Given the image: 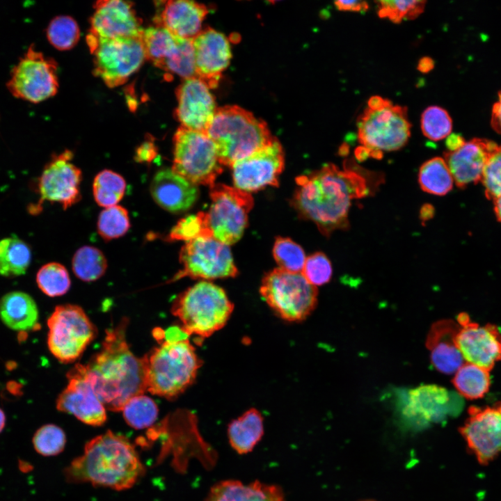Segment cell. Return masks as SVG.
<instances>
[{
    "label": "cell",
    "mask_w": 501,
    "mask_h": 501,
    "mask_svg": "<svg viewBox=\"0 0 501 501\" xmlns=\"http://www.w3.org/2000/svg\"><path fill=\"white\" fill-rule=\"evenodd\" d=\"M295 181L292 206L301 218L313 222L328 237L337 230L349 228L352 201L372 195L383 177L347 160L342 169L327 164Z\"/></svg>",
    "instance_id": "obj_1"
},
{
    "label": "cell",
    "mask_w": 501,
    "mask_h": 501,
    "mask_svg": "<svg viewBox=\"0 0 501 501\" xmlns=\"http://www.w3.org/2000/svg\"><path fill=\"white\" fill-rule=\"evenodd\" d=\"M128 319L106 331L102 346L85 365L87 376L105 408L122 411L132 397L145 390L144 358L136 357L126 340Z\"/></svg>",
    "instance_id": "obj_2"
},
{
    "label": "cell",
    "mask_w": 501,
    "mask_h": 501,
    "mask_svg": "<svg viewBox=\"0 0 501 501\" xmlns=\"http://www.w3.org/2000/svg\"><path fill=\"white\" fill-rule=\"evenodd\" d=\"M145 468L129 440L109 430L88 441L82 455L64 471L67 482L90 483L117 491L132 488Z\"/></svg>",
    "instance_id": "obj_3"
},
{
    "label": "cell",
    "mask_w": 501,
    "mask_h": 501,
    "mask_svg": "<svg viewBox=\"0 0 501 501\" xmlns=\"http://www.w3.org/2000/svg\"><path fill=\"white\" fill-rule=\"evenodd\" d=\"M143 358L146 391L168 399L184 392L202 365L189 338L164 340Z\"/></svg>",
    "instance_id": "obj_4"
},
{
    "label": "cell",
    "mask_w": 501,
    "mask_h": 501,
    "mask_svg": "<svg viewBox=\"0 0 501 501\" xmlns=\"http://www.w3.org/2000/svg\"><path fill=\"white\" fill-rule=\"evenodd\" d=\"M206 134L214 143L221 164L229 166L274 138L263 120L236 105L217 108Z\"/></svg>",
    "instance_id": "obj_5"
},
{
    "label": "cell",
    "mask_w": 501,
    "mask_h": 501,
    "mask_svg": "<svg viewBox=\"0 0 501 501\" xmlns=\"http://www.w3.org/2000/svg\"><path fill=\"white\" fill-rule=\"evenodd\" d=\"M234 305L221 287L202 280L189 287L173 301L171 312L188 335L204 339L222 328Z\"/></svg>",
    "instance_id": "obj_6"
},
{
    "label": "cell",
    "mask_w": 501,
    "mask_h": 501,
    "mask_svg": "<svg viewBox=\"0 0 501 501\" xmlns=\"http://www.w3.org/2000/svg\"><path fill=\"white\" fill-rule=\"evenodd\" d=\"M260 292L269 307L288 321L305 319L317 303V289L301 273L276 268L266 273Z\"/></svg>",
    "instance_id": "obj_7"
},
{
    "label": "cell",
    "mask_w": 501,
    "mask_h": 501,
    "mask_svg": "<svg viewBox=\"0 0 501 501\" xmlns=\"http://www.w3.org/2000/svg\"><path fill=\"white\" fill-rule=\"evenodd\" d=\"M357 127L358 141L377 159L383 152L403 148L411 136L407 108L394 105L390 100L379 109L367 106L357 119Z\"/></svg>",
    "instance_id": "obj_8"
},
{
    "label": "cell",
    "mask_w": 501,
    "mask_h": 501,
    "mask_svg": "<svg viewBox=\"0 0 501 501\" xmlns=\"http://www.w3.org/2000/svg\"><path fill=\"white\" fill-rule=\"evenodd\" d=\"M216 146L206 133L180 127L173 136L172 170L196 185L215 184L222 173Z\"/></svg>",
    "instance_id": "obj_9"
},
{
    "label": "cell",
    "mask_w": 501,
    "mask_h": 501,
    "mask_svg": "<svg viewBox=\"0 0 501 501\" xmlns=\"http://www.w3.org/2000/svg\"><path fill=\"white\" fill-rule=\"evenodd\" d=\"M86 41L93 55L94 74L110 88L125 84L146 60L142 35L104 39L88 33Z\"/></svg>",
    "instance_id": "obj_10"
},
{
    "label": "cell",
    "mask_w": 501,
    "mask_h": 501,
    "mask_svg": "<svg viewBox=\"0 0 501 501\" xmlns=\"http://www.w3.org/2000/svg\"><path fill=\"white\" fill-rule=\"evenodd\" d=\"M209 189L212 202L204 212L207 228L215 239L228 246L234 244L247 225L253 198L250 193L224 184H215Z\"/></svg>",
    "instance_id": "obj_11"
},
{
    "label": "cell",
    "mask_w": 501,
    "mask_h": 501,
    "mask_svg": "<svg viewBox=\"0 0 501 501\" xmlns=\"http://www.w3.org/2000/svg\"><path fill=\"white\" fill-rule=\"evenodd\" d=\"M58 65L31 44L12 68L6 86L15 98L38 104L58 90Z\"/></svg>",
    "instance_id": "obj_12"
},
{
    "label": "cell",
    "mask_w": 501,
    "mask_h": 501,
    "mask_svg": "<svg viewBox=\"0 0 501 501\" xmlns=\"http://www.w3.org/2000/svg\"><path fill=\"white\" fill-rule=\"evenodd\" d=\"M47 325L49 351L64 363L76 360L97 335V329L84 310L75 305L56 306Z\"/></svg>",
    "instance_id": "obj_13"
},
{
    "label": "cell",
    "mask_w": 501,
    "mask_h": 501,
    "mask_svg": "<svg viewBox=\"0 0 501 501\" xmlns=\"http://www.w3.org/2000/svg\"><path fill=\"white\" fill-rule=\"evenodd\" d=\"M179 260L182 269L169 282L184 277L214 280L238 275L229 246L212 237H200L186 242Z\"/></svg>",
    "instance_id": "obj_14"
},
{
    "label": "cell",
    "mask_w": 501,
    "mask_h": 501,
    "mask_svg": "<svg viewBox=\"0 0 501 501\" xmlns=\"http://www.w3.org/2000/svg\"><path fill=\"white\" fill-rule=\"evenodd\" d=\"M284 166L283 147L274 137L270 143L230 167L235 187L250 193L268 186H278Z\"/></svg>",
    "instance_id": "obj_15"
},
{
    "label": "cell",
    "mask_w": 501,
    "mask_h": 501,
    "mask_svg": "<svg viewBox=\"0 0 501 501\" xmlns=\"http://www.w3.org/2000/svg\"><path fill=\"white\" fill-rule=\"evenodd\" d=\"M459 431L480 464L493 461L501 454V401L484 408L470 407Z\"/></svg>",
    "instance_id": "obj_16"
},
{
    "label": "cell",
    "mask_w": 501,
    "mask_h": 501,
    "mask_svg": "<svg viewBox=\"0 0 501 501\" xmlns=\"http://www.w3.org/2000/svg\"><path fill=\"white\" fill-rule=\"evenodd\" d=\"M73 154L66 150L53 155L38 179L40 201L60 204L64 209L81 199V170L71 162Z\"/></svg>",
    "instance_id": "obj_17"
},
{
    "label": "cell",
    "mask_w": 501,
    "mask_h": 501,
    "mask_svg": "<svg viewBox=\"0 0 501 501\" xmlns=\"http://www.w3.org/2000/svg\"><path fill=\"white\" fill-rule=\"evenodd\" d=\"M459 328L456 344L467 363L491 371L501 360V333L495 325L480 326L461 312L457 317Z\"/></svg>",
    "instance_id": "obj_18"
},
{
    "label": "cell",
    "mask_w": 501,
    "mask_h": 501,
    "mask_svg": "<svg viewBox=\"0 0 501 501\" xmlns=\"http://www.w3.org/2000/svg\"><path fill=\"white\" fill-rule=\"evenodd\" d=\"M67 377L68 384L57 398L56 408L86 424L103 425L107 418L106 408L88 380L85 365L77 364Z\"/></svg>",
    "instance_id": "obj_19"
},
{
    "label": "cell",
    "mask_w": 501,
    "mask_h": 501,
    "mask_svg": "<svg viewBox=\"0 0 501 501\" xmlns=\"http://www.w3.org/2000/svg\"><path fill=\"white\" fill-rule=\"evenodd\" d=\"M89 33L104 39L141 36L142 22L136 15L134 3L119 0H102L93 6Z\"/></svg>",
    "instance_id": "obj_20"
},
{
    "label": "cell",
    "mask_w": 501,
    "mask_h": 501,
    "mask_svg": "<svg viewBox=\"0 0 501 501\" xmlns=\"http://www.w3.org/2000/svg\"><path fill=\"white\" fill-rule=\"evenodd\" d=\"M207 84L197 77L185 79L176 90L175 117L181 127L206 133L217 109Z\"/></svg>",
    "instance_id": "obj_21"
},
{
    "label": "cell",
    "mask_w": 501,
    "mask_h": 501,
    "mask_svg": "<svg viewBox=\"0 0 501 501\" xmlns=\"http://www.w3.org/2000/svg\"><path fill=\"white\" fill-rule=\"evenodd\" d=\"M192 42L196 77L210 89L216 88L232 57L228 39L215 29L206 28Z\"/></svg>",
    "instance_id": "obj_22"
},
{
    "label": "cell",
    "mask_w": 501,
    "mask_h": 501,
    "mask_svg": "<svg viewBox=\"0 0 501 501\" xmlns=\"http://www.w3.org/2000/svg\"><path fill=\"white\" fill-rule=\"evenodd\" d=\"M142 40L146 60L166 72L174 73L187 61L190 40L177 38L156 25L143 29Z\"/></svg>",
    "instance_id": "obj_23"
},
{
    "label": "cell",
    "mask_w": 501,
    "mask_h": 501,
    "mask_svg": "<svg viewBox=\"0 0 501 501\" xmlns=\"http://www.w3.org/2000/svg\"><path fill=\"white\" fill-rule=\"evenodd\" d=\"M496 146L491 140L475 138L458 150L444 153L443 159L459 188L481 180L488 158Z\"/></svg>",
    "instance_id": "obj_24"
},
{
    "label": "cell",
    "mask_w": 501,
    "mask_h": 501,
    "mask_svg": "<svg viewBox=\"0 0 501 501\" xmlns=\"http://www.w3.org/2000/svg\"><path fill=\"white\" fill-rule=\"evenodd\" d=\"M150 193L159 206L172 213L187 211L199 195L197 185L170 168L156 173L151 181Z\"/></svg>",
    "instance_id": "obj_25"
},
{
    "label": "cell",
    "mask_w": 501,
    "mask_h": 501,
    "mask_svg": "<svg viewBox=\"0 0 501 501\" xmlns=\"http://www.w3.org/2000/svg\"><path fill=\"white\" fill-rule=\"evenodd\" d=\"M164 3L155 17L156 26L186 40H193L202 31V23L209 13L205 5L186 0H170Z\"/></svg>",
    "instance_id": "obj_26"
},
{
    "label": "cell",
    "mask_w": 501,
    "mask_h": 501,
    "mask_svg": "<svg viewBox=\"0 0 501 501\" xmlns=\"http://www.w3.org/2000/svg\"><path fill=\"white\" fill-rule=\"evenodd\" d=\"M459 328V324L453 320L442 319L434 323L429 331L426 346L433 366L441 373L454 374L465 363L456 344Z\"/></svg>",
    "instance_id": "obj_27"
},
{
    "label": "cell",
    "mask_w": 501,
    "mask_h": 501,
    "mask_svg": "<svg viewBox=\"0 0 501 501\" xmlns=\"http://www.w3.org/2000/svg\"><path fill=\"white\" fill-rule=\"evenodd\" d=\"M205 501H285L282 488L255 480H221L212 486Z\"/></svg>",
    "instance_id": "obj_28"
},
{
    "label": "cell",
    "mask_w": 501,
    "mask_h": 501,
    "mask_svg": "<svg viewBox=\"0 0 501 501\" xmlns=\"http://www.w3.org/2000/svg\"><path fill=\"white\" fill-rule=\"evenodd\" d=\"M0 318L10 328L26 331L38 324V310L33 298L22 292H11L0 300Z\"/></svg>",
    "instance_id": "obj_29"
},
{
    "label": "cell",
    "mask_w": 501,
    "mask_h": 501,
    "mask_svg": "<svg viewBox=\"0 0 501 501\" xmlns=\"http://www.w3.org/2000/svg\"><path fill=\"white\" fill-rule=\"evenodd\" d=\"M264 431L262 415L257 409L251 408L229 423L227 429L228 442L237 454H246L262 440Z\"/></svg>",
    "instance_id": "obj_30"
},
{
    "label": "cell",
    "mask_w": 501,
    "mask_h": 501,
    "mask_svg": "<svg viewBox=\"0 0 501 501\" xmlns=\"http://www.w3.org/2000/svg\"><path fill=\"white\" fill-rule=\"evenodd\" d=\"M450 401L446 389L436 385H421L409 392L406 412L427 420H434L445 413Z\"/></svg>",
    "instance_id": "obj_31"
},
{
    "label": "cell",
    "mask_w": 501,
    "mask_h": 501,
    "mask_svg": "<svg viewBox=\"0 0 501 501\" xmlns=\"http://www.w3.org/2000/svg\"><path fill=\"white\" fill-rule=\"evenodd\" d=\"M31 260L29 245L15 235L0 241V275L15 277L24 274Z\"/></svg>",
    "instance_id": "obj_32"
},
{
    "label": "cell",
    "mask_w": 501,
    "mask_h": 501,
    "mask_svg": "<svg viewBox=\"0 0 501 501\" xmlns=\"http://www.w3.org/2000/svg\"><path fill=\"white\" fill-rule=\"evenodd\" d=\"M452 383L459 393L465 398H482L489 390V371L466 362L454 373Z\"/></svg>",
    "instance_id": "obj_33"
},
{
    "label": "cell",
    "mask_w": 501,
    "mask_h": 501,
    "mask_svg": "<svg viewBox=\"0 0 501 501\" xmlns=\"http://www.w3.org/2000/svg\"><path fill=\"white\" fill-rule=\"evenodd\" d=\"M453 177L445 159L436 157L420 166L418 182L422 191L433 195L444 196L453 186Z\"/></svg>",
    "instance_id": "obj_34"
},
{
    "label": "cell",
    "mask_w": 501,
    "mask_h": 501,
    "mask_svg": "<svg viewBox=\"0 0 501 501\" xmlns=\"http://www.w3.org/2000/svg\"><path fill=\"white\" fill-rule=\"evenodd\" d=\"M72 266L77 278L86 282H91L104 274L107 269V260L97 248L84 246L74 254Z\"/></svg>",
    "instance_id": "obj_35"
},
{
    "label": "cell",
    "mask_w": 501,
    "mask_h": 501,
    "mask_svg": "<svg viewBox=\"0 0 501 501\" xmlns=\"http://www.w3.org/2000/svg\"><path fill=\"white\" fill-rule=\"evenodd\" d=\"M126 191V182L120 174L103 170L94 178L93 193L95 202L104 207H112L122 200Z\"/></svg>",
    "instance_id": "obj_36"
},
{
    "label": "cell",
    "mask_w": 501,
    "mask_h": 501,
    "mask_svg": "<svg viewBox=\"0 0 501 501\" xmlns=\"http://www.w3.org/2000/svg\"><path fill=\"white\" fill-rule=\"evenodd\" d=\"M122 411L127 424L136 429L150 427L157 420L159 414L157 404L144 394L129 399Z\"/></svg>",
    "instance_id": "obj_37"
},
{
    "label": "cell",
    "mask_w": 501,
    "mask_h": 501,
    "mask_svg": "<svg viewBox=\"0 0 501 501\" xmlns=\"http://www.w3.org/2000/svg\"><path fill=\"white\" fill-rule=\"evenodd\" d=\"M49 42L60 51L73 48L80 38L77 22L70 16L59 15L54 17L46 29Z\"/></svg>",
    "instance_id": "obj_38"
},
{
    "label": "cell",
    "mask_w": 501,
    "mask_h": 501,
    "mask_svg": "<svg viewBox=\"0 0 501 501\" xmlns=\"http://www.w3.org/2000/svg\"><path fill=\"white\" fill-rule=\"evenodd\" d=\"M36 282L40 290L51 297L67 293L71 284L67 270L58 262L43 265L37 273Z\"/></svg>",
    "instance_id": "obj_39"
},
{
    "label": "cell",
    "mask_w": 501,
    "mask_h": 501,
    "mask_svg": "<svg viewBox=\"0 0 501 501\" xmlns=\"http://www.w3.org/2000/svg\"><path fill=\"white\" fill-rule=\"evenodd\" d=\"M97 226L99 234L105 241L121 237L130 228L128 212L120 205L106 207L99 215Z\"/></svg>",
    "instance_id": "obj_40"
},
{
    "label": "cell",
    "mask_w": 501,
    "mask_h": 501,
    "mask_svg": "<svg viewBox=\"0 0 501 501\" xmlns=\"http://www.w3.org/2000/svg\"><path fill=\"white\" fill-rule=\"evenodd\" d=\"M452 120L448 112L442 107H427L421 116V129L429 139L437 141L447 138L451 133Z\"/></svg>",
    "instance_id": "obj_41"
},
{
    "label": "cell",
    "mask_w": 501,
    "mask_h": 501,
    "mask_svg": "<svg viewBox=\"0 0 501 501\" xmlns=\"http://www.w3.org/2000/svg\"><path fill=\"white\" fill-rule=\"evenodd\" d=\"M273 255L279 268L301 273L306 260L305 255L303 249L291 239L278 237L273 245Z\"/></svg>",
    "instance_id": "obj_42"
},
{
    "label": "cell",
    "mask_w": 501,
    "mask_h": 501,
    "mask_svg": "<svg viewBox=\"0 0 501 501\" xmlns=\"http://www.w3.org/2000/svg\"><path fill=\"white\" fill-rule=\"evenodd\" d=\"M32 441L34 449L38 454L51 456L63 451L66 444V436L58 426L47 424L35 431Z\"/></svg>",
    "instance_id": "obj_43"
},
{
    "label": "cell",
    "mask_w": 501,
    "mask_h": 501,
    "mask_svg": "<svg viewBox=\"0 0 501 501\" xmlns=\"http://www.w3.org/2000/svg\"><path fill=\"white\" fill-rule=\"evenodd\" d=\"M375 3L380 17L400 23L403 19H413L419 16L424 9L426 1H377Z\"/></svg>",
    "instance_id": "obj_44"
},
{
    "label": "cell",
    "mask_w": 501,
    "mask_h": 501,
    "mask_svg": "<svg viewBox=\"0 0 501 501\" xmlns=\"http://www.w3.org/2000/svg\"><path fill=\"white\" fill-rule=\"evenodd\" d=\"M200 237H212L205 224L204 212L180 219L170 230L166 240L188 242Z\"/></svg>",
    "instance_id": "obj_45"
},
{
    "label": "cell",
    "mask_w": 501,
    "mask_h": 501,
    "mask_svg": "<svg viewBox=\"0 0 501 501\" xmlns=\"http://www.w3.org/2000/svg\"><path fill=\"white\" fill-rule=\"evenodd\" d=\"M481 181L488 200L501 197V145H497L490 154Z\"/></svg>",
    "instance_id": "obj_46"
},
{
    "label": "cell",
    "mask_w": 501,
    "mask_h": 501,
    "mask_svg": "<svg viewBox=\"0 0 501 501\" xmlns=\"http://www.w3.org/2000/svg\"><path fill=\"white\" fill-rule=\"evenodd\" d=\"M332 272V265L327 256L321 252H317L306 258L301 273L316 287L328 283Z\"/></svg>",
    "instance_id": "obj_47"
},
{
    "label": "cell",
    "mask_w": 501,
    "mask_h": 501,
    "mask_svg": "<svg viewBox=\"0 0 501 501\" xmlns=\"http://www.w3.org/2000/svg\"><path fill=\"white\" fill-rule=\"evenodd\" d=\"M157 152L154 142L148 140L141 143L136 149L134 159L139 163H150L157 156Z\"/></svg>",
    "instance_id": "obj_48"
},
{
    "label": "cell",
    "mask_w": 501,
    "mask_h": 501,
    "mask_svg": "<svg viewBox=\"0 0 501 501\" xmlns=\"http://www.w3.org/2000/svg\"><path fill=\"white\" fill-rule=\"evenodd\" d=\"M334 4L339 10L344 11L365 12L369 8L365 1H336Z\"/></svg>",
    "instance_id": "obj_49"
},
{
    "label": "cell",
    "mask_w": 501,
    "mask_h": 501,
    "mask_svg": "<svg viewBox=\"0 0 501 501\" xmlns=\"http://www.w3.org/2000/svg\"><path fill=\"white\" fill-rule=\"evenodd\" d=\"M491 125L492 128L501 134V90L498 93V100L492 108Z\"/></svg>",
    "instance_id": "obj_50"
},
{
    "label": "cell",
    "mask_w": 501,
    "mask_h": 501,
    "mask_svg": "<svg viewBox=\"0 0 501 501\" xmlns=\"http://www.w3.org/2000/svg\"><path fill=\"white\" fill-rule=\"evenodd\" d=\"M465 142L461 134L453 133L447 137L445 144L449 151L452 152L460 148Z\"/></svg>",
    "instance_id": "obj_51"
},
{
    "label": "cell",
    "mask_w": 501,
    "mask_h": 501,
    "mask_svg": "<svg viewBox=\"0 0 501 501\" xmlns=\"http://www.w3.org/2000/svg\"><path fill=\"white\" fill-rule=\"evenodd\" d=\"M434 67V61L428 56L421 58L418 64V70L422 73H427Z\"/></svg>",
    "instance_id": "obj_52"
},
{
    "label": "cell",
    "mask_w": 501,
    "mask_h": 501,
    "mask_svg": "<svg viewBox=\"0 0 501 501\" xmlns=\"http://www.w3.org/2000/svg\"><path fill=\"white\" fill-rule=\"evenodd\" d=\"M434 214V208L431 205H424L420 210V218L422 222L428 221L433 217Z\"/></svg>",
    "instance_id": "obj_53"
},
{
    "label": "cell",
    "mask_w": 501,
    "mask_h": 501,
    "mask_svg": "<svg viewBox=\"0 0 501 501\" xmlns=\"http://www.w3.org/2000/svg\"><path fill=\"white\" fill-rule=\"evenodd\" d=\"M355 155L358 161H364L370 157L369 151L364 146H359L355 150Z\"/></svg>",
    "instance_id": "obj_54"
},
{
    "label": "cell",
    "mask_w": 501,
    "mask_h": 501,
    "mask_svg": "<svg viewBox=\"0 0 501 501\" xmlns=\"http://www.w3.org/2000/svg\"><path fill=\"white\" fill-rule=\"evenodd\" d=\"M494 212L498 221L501 222V197L493 200Z\"/></svg>",
    "instance_id": "obj_55"
},
{
    "label": "cell",
    "mask_w": 501,
    "mask_h": 501,
    "mask_svg": "<svg viewBox=\"0 0 501 501\" xmlns=\"http://www.w3.org/2000/svg\"><path fill=\"white\" fill-rule=\"evenodd\" d=\"M6 424V415L3 411L0 408V433L3 429Z\"/></svg>",
    "instance_id": "obj_56"
},
{
    "label": "cell",
    "mask_w": 501,
    "mask_h": 501,
    "mask_svg": "<svg viewBox=\"0 0 501 501\" xmlns=\"http://www.w3.org/2000/svg\"></svg>",
    "instance_id": "obj_57"
}]
</instances>
